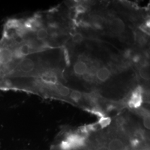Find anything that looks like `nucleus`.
Returning <instances> with one entry per match:
<instances>
[{
	"label": "nucleus",
	"instance_id": "f257e3e1",
	"mask_svg": "<svg viewBox=\"0 0 150 150\" xmlns=\"http://www.w3.org/2000/svg\"><path fill=\"white\" fill-rule=\"evenodd\" d=\"M144 101V90L141 87L138 86L131 93L127 105L131 109L138 110L143 105Z\"/></svg>",
	"mask_w": 150,
	"mask_h": 150
},
{
	"label": "nucleus",
	"instance_id": "f03ea898",
	"mask_svg": "<svg viewBox=\"0 0 150 150\" xmlns=\"http://www.w3.org/2000/svg\"><path fill=\"white\" fill-rule=\"evenodd\" d=\"M110 30L113 33L121 34L125 29V25L122 20L118 18H115L110 22Z\"/></svg>",
	"mask_w": 150,
	"mask_h": 150
},
{
	"label": "nucleus",
	"instance_id": "7ed1b4c3",
	"mask_svg": "<svg viewBox=\"0 0 150 150\" xmlns=\"http://www.w3.org/2000/svg\"><path fill=\"white\" fill-rule=\"evenodd\" d=\"M111 75L110 70L106 67H102L97 71L96 76L97 80L100 82H104L108 80Z\"/></svg>",
	"mask_w": 150,
	"mask_h": 150
},
{
	"label": "nucleus",
	"instance_id": "20e7f679",
	"mask_svg": "<svg viewBox=\"0 0 150 150\" xmlns=\"http://www.w3.org/2000/svg\"><path fill=\"white\" fill-rule=\"evenodd\" d=\"M88 69L87 64L81 60H79L75 63L74 66V72L78 76H82L86 72Z\"/></svg>",
	"mask_w": 150,
	"mask_h": 150
},
{
	"label": "nucleus",
	"instance_id": "39448f33",
	"mask_svg": "<svg viewBox=\"0 0 150 150\" xmlns=\"http://www.w3.org/2000/svg\"><path fill=\"white\" fill-rule=\"evenodd\" d=\"M140 77L146 81L150 80V65L148 64H142L139 69Z\"/></svg>",
	"mask_w": 150,
	"mask_h": 150
},
{
	"label": "nucleus",
	"instance_id": "423d86ee",
	"mask_svg": "<svg viewBox=\"0 0 150 150\" xmlns=\"http://www.w3.org/2000/svg\"><path fill=\"white\" fill-rule=\"evenodd\" d=\"M70 89L68 87L62 86L61 84H59L56 87V94H57L58 96L61 97H67L70 95Z\"/></svg>",
	"mask_w": 150,
	"mask_h": 150
},
{
	"label": "nucleus",
	"instance_id": "0eeeda50",
	"mask_svg": "<svg viewBox=\"0 0 150 150\" xmlns=\"http://www.w3.org/2000/svg\"><path fill=\"white\" fill-rule=\"evenodd\" d=\"M70 99L76 103H79L82 100V98L83 97V95L80 91L74 90L70 92Z\"/></svg>",
	"mask_w": 150,
	"mask_h": 150
},
{
	"label": "nucleus",
	"instance_id": "6e6552de",
	"mask_svg": "<svg viewBox=\"0 0 150 150\" xmlns=\"http://www.w3.org/2000/svg\"><path fill=\"white\" fill-rule=\"evenodd\" d=\"M49 150H68L63 145H61L57 141H55L54 144L51 146Z\"/></svg>",
	"mask_w": 150,
	"mask_h": 150
},
{
	"label": "nucleus",
	"instance_id": "1a4fd4ad",
	"mask_svg": "<svg viewBox=\"0 0 150 150\" xmlns=\"http://www.w3.org/2000/svg\"><path fill=\"white\" fill-rule=\"evenodd\" d=\"M83 39L82 35L80 33H76L72 36V41L75 43H80Z\"/></svg>",
	"mask_w": 150,
	"mask_h": 150
},
{
	"label": "nucleus",
	"instance_id": "9d476101",
	"mask_svg": "<svg viewBox=\"0 0 150 150\" xmlns=\"http://www.w3.org/2000/svg\"><path fill=\"white\" fill-rule=\"evenodd\" d=\"M140 30L146 34L150 33V22L148 23V22H146L145 23L143 24L140 26Z\"/></svg>",
	"mask_w": 150,
	"mask_h": 150
},
{
	"label": "nucleus",
	"instance_id": "9b49d317",
	"mask_svg": "<svg viewBox=\"0 0 150 150\" xmlns=\"http://www.w3.org/2000/svg\"><path fill=\"white\" fill-rule=\"evenodd\" d=\"M86 10V7L82 5H79L77 6L75 8V12L77 15L83 13L84 12H85Z\"/></svg>",
	"mask_w": 150,
	"mask_h": 150
},
{
	"label": "nucleus",
	"instance_id": "f8f14e48",
	"mask_svg": "<svg viewBox=\"0 0 150 150\" xmlns=\"http://www.w3.org/2000/svg\"><path fill=\"white\" fill-rule=\"evenodd\" d=\"M138 41L140 45H144L145 43H146V39L145 38L144 36L140 35L138 37Z\"/></svg>",
	"mask_w": 150,
	"mask_h": 150
},
{
	"label": "nucleus",
	"instance_id": "ddd939ff",
	"mask_svg": "<svg viewBox=\"0 0 150 150\" xmlns=\"http://www.w3.org/2000/svg\"><path fill=\"white\" fill-rule=\"evenodd\" d=\"M64 55L65 56H64V58H65V59H66V64H70L69 56L68 52H67V51L66 50H64Z\"/></svg>",
	"mask_w": 150,
	"mask_h": 150
},
{
	"label": "nucleus",
	"instance_id": "4468645a",
	"mask_svg": "<svg viewBox=\"0 0 150 150\" xmlns=\"http://www.w3.org/2000/svg\"><path fill=\"white\" fill-rule=\"evenodd\" d=\"M140 59H141L140 56L139 55H137V54L134 56L133 57V59H132V60H133V61L134 62V63H138L139 61H140Z\"/></svg>",
	"mask_w": 150,
	"mask_h": 150
}]
</instances>
